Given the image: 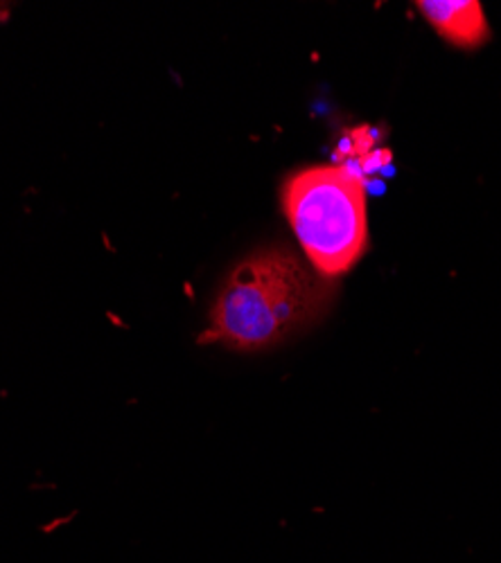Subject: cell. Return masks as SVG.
<instances>
[{"label":"cell","instance_id":"cell-2","mask_svg":"<svg viewBox=\"0 0 501 563\" xmlns=\"http://www.w3.org/2000/svg\"><path fill=\"white\" fill-rule=\"evenodd\" d=\"M283 206L318 275L339 277L367 251V187L355 169L328 165L296 172L285 183Z\"/></svg>","mask_w":501,"mask_h":563},{"label":"cell","instance_id":"cell-3","mask_svg":"<svg viewBox=\"0 0 501 563\" xmlns=\"http://www.w3.org/2000/svg\"><path fill=\"white\" fill-rule=\"evenodd\" d=\"M416 8L457 48H479L490 36L486 14L477 0H421Z\"/></svg>","mask_w":501,"mask_h":563},{"label":"cell","instance_id":"cell-1","mask_svg":"<svg viewBox=\"0 0 501 563\" xmlns=\"http://www.w3.org/2000/svg\"><path fill=\"white\" fill-rule=\"evenodd\" d=\"M333 294L330 279L290 249H260L226 277L206 339L240 352L273 347L322 318Z\"/></svg>","mask_w":501,"mask_h":563}]
</instances>
